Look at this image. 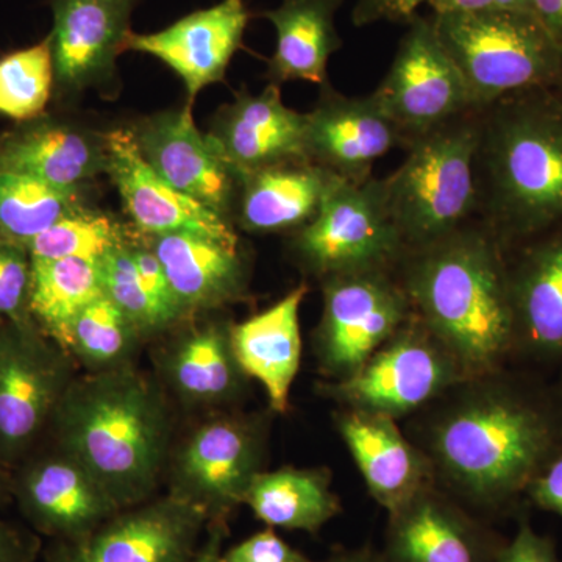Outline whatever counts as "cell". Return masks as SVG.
Instances as JSON below:
<instances>
[{
  "instance_id": "cell-1",
  "label": "cell",
  "mask_w": 562,
  "mask_h": 562,
  "mask_svg": "<svg viewBox=\"0 0 562 562\" xmlns=\"http://www.w3.org/2000/svg\"><path fill=\"white\" fill-rule=\"evenodd\" d=\"M420 413L409 438L436 484L475 508L497 509L527 492L562 449V401L503 369L458 383Z\"/></svg>"
},
{
  "instance_id": "cell-2",
  "label": "cell",
  "mask_w": 562,
  "mask_h": 562,
  "mask_svg": "<svg viewBox=\"0 0 562 562\" xmlns=\"http://www.w3.org/2000/svg\"><path fill=\"white\" fill-rule=\"evenodd\" d=\"M395 273L413 314L469 376L503 369L514 353L508 250L483 222L405 250Z\"/></svg>"
},
{
  "instance_id": "cell-3",
  "label": "cell",
  "mask_w": 562,
  "mask_h": 562,
  "mask_svg": "<svg viewBox=\"0 0 562 562\" xmlns=\"http://www.w3.org/2000/svg\"><path fill=\"white\" fill-rule=\"evenodd\" d=\"M479 216L506 250L562 227V103L552 88L482 110Z\"/></svg>"
},
{
  "instance_id": "cell-4",
  "label": "cell",
  "mask_w": 562,
  "mask_h": 562,
  "mask_svg": "<svg viewBox=\"0 0 562 562\" xmlns=\"http://www.w3.org/2000/svg\"><path fill=\"white\" fill-rule=\"evenodd\" d=\"M52 420L61 452L79 461L121 509L150 501L171 419L160 390L132 364L74 380Z\"/></svg>"
},
{
  "instance_id": "cell-5",
  "label": "cell",
  "mask_w": 562,
  "mask_h": 562,
  "mask_svg": "<svg viewBox=\"0 0 562 562\" xmlns=\"http://www.w3.org/2000/svg\"><path fill=\"white\" fill-rule=\"evenodd\" d=\"M482 110H471L406 144V158L382 179L405 250L427 246L479 216Z\"/></svg>"
},
{
  "instance_id": "cell-6",
  "label": "cell",
  "mask_w": 562,
  "mask_h": 562,
  "mask_svg": "<svg viewBox=\"0 0 562 562\" xmlns=\"http://www.w3.org/2000/svg\"><path fill=\"white\" fill-rule=\"evenodd\" d=\"M431 21L476 110L562 79V46L532 13H446Z\"/></svg>"
},
{
  "instance_id": "cell-7",
  "label": "cell",
  "mask_w": 562,
  "mask_h": 562,
  "mask_svg": "<svg viewBox=\"0 0 562 562\" xmlns=\"http://www.w3.org/2000/svg\"><path fill=\"white\" fill-rule=\"evenodd\" d=\"M468 379L471 376L452 351L412 314L360 371L322 387L341 408L401 420L420 413Z\"/></svg>"
},
{
  "instance_id": "cell-8",
  "label": "cell",
  "mask_w": 562,
  "mask_h": 562,
  "mask_svg": "<svg viewBox=\"0 0 562 562\" xmlns=\"http://www.w3.org/2000/svg\"><path fill=\"white\" fill-rule=\"evenodd\" d=\"M303 268L317 279L341 273L395 269L405 254L387 210L382 179L341 181L319 213L292 239Z\"/></svg>"
},
{
  "instance_id": "cell-9",
  "label": "cell",
  "mask_w": 562,
  "mask_h": 562,
  "mask_svg": "<svg viewBox=\"0 0 562 562\" xmlns=\"http://www.w3.org/2000/svg\"><path fill=\"white\" fill-rule=\"evenodd\" d=\"M322 303L314 351L330 382L360 371L413 314L395 269L328 277L322 280Z\"/></svg>"
},
{
  "instance_id": "cell-10",
  "label": "cell",
  "mask_w": 562,
  "mask_h": 562,
  "mask_svg": "<svg viewBox=\"0 0 562 562\" xmlns=\"http://www.w3.org/2000/svg\"><path fill=\"white\" fill-rule=\"evenodd\" d=\"M372 94L397 125L405 147L417 136L476 110L431 18L419 14L408 22L391 68Z\"/></svg>"
},
{
  "instance_id": "cell-11",
  "label": "cell",
  "mask_w": 562,
  "mask_h": 562,
  "mask_svg": "<svg viewBox=\"0 0 562 562\" xmlns=\"http://www.w3.org/2000/svg\"><path fill=\"white\" fill-rule=\"evenodd\" d=\"M265 430L257 417L225 416L202 424L177 453L169 494L202 508L210 522H225L262 472Z\"/></svg>"
},
{
  "instance_id": "cell-12",
  "label": "cell",
  "mask_w": 562,
  "mask_h": 562,
  "mask_svg": "<svg viewBox=\"0 0 562 562\" xmlns=\"http://www.w3.org/2000/svg\"><path fill=\"white\" fill-rule=\"evenodd\" d=\"M72 382L68 353L38 325L0 328V460H16L32 446Z\"/></svg>"
},
{
  "instance_id": "cell-13",
  "label": "cell",
  "mask_w": 562,
  "mask_h": 562,
  "mask_svg": "<svg viewBox=\"0 0 562 562\" xmlns=\"http://www.w3.org/2000/svg\"><path fill=\"white\" fill-rule=\"evenodd\" d=\"M209 525L202 508L168 494L121 509L88 535L61 542L52 562H190Z\"/></svg>"
},
{
  "instance_id": "cell-14",
  "label": "cell",
  "mask_w": 562,
  "mask_h": 562,
  "mask_svg": "<svg viewBox=\"0 0 562 562\" xmlns=\"http://www.w3.org/2000/svg\"><path fill=\"white\" fill-rule=\"evenodd\" d=\"M319 102L306 113V158L339 179L361 184L394 147H405L397 125L373 94L350 98L322 85Z\"/></svg>"
},
{
  "instance_id": "cell-15",
  "label": "cell",
  "mask_w": 562,
  "mask_h": 562,
  "mask_svg": "<svg viewBox=\"0 0 562 562\" xmlns=\"http://www.w3.org/2000/svg\"><path fill=\"white\" fill-rule=\"evenodd\" d=\"M105 149L106 173L140 232L149 236L192 233L239 246L238 236L222 214L176 190L150 168L140 154L135 133L125 128L109 133Z\"/></svg>"
},
{
  "instance_id": "cell-16",
  "label": "cell",
  "mask_w": 562,
  "mask_h": 562,
  "mask_svg": "<svg viewBox=\"0 0 562 562\" xmlns=\"http://www.w3.org/2000/svg\"><path fill=\"white\" fill-rule=\"evenodd\" d=\"M249 21L246 0H221L209 9L192 11L162 31L131 32L124 50L165 63L183 81L192 105L203 88L225 79L228 65L243 47Z\"/></svg>"
},
{
  "instance_id": "cell-17",
  "label": "cell",
  "mask_w": 562,
  "mask_h": 562,
  "mask_svg": "<svg viewBox=\"0 0 562 562\" xmlns=\"http://www.w3.org/2000/svg\"><path fill=\"white\" fill-rule=\"evenodd\" d=\"M387 516L383 562H495L503 546L436 483Z\"/></svg>"
},
{
  "instance_id": "cell-18",
  "label": "cell",
  "mask_w": 562,
  "mask_h": 562,
  "mask_svg": "<svg viewBox=\"0 0 562 562\" xmlns=\"http://www.w3.org/2000/svg\"><path fill=\"white\" fill-rule=\"evenodd\" d=\"M191 106L149 117L133 133L144 160L161 179L224 216L239 181L211 135L195 127Z\"/></svg>"
},
{
  "instance_id": "cell-19",
  "label": "cell",
  "mask_w": 562,
  "mask_h": 562,
  "mask_svg": "<svg viewBox=\"0 0 562 562\" xmlns=\"http://www.w3.org/2000/svg\"><path fill=\"white\" fill-rule=\"evenodd\" d=\"M13 492L29 522L60 542L88 535L121 512L102 484L61 450L29 464Z\"/></svg>"
},
{
  "instance_id": "cell-20",
  "label": "cell",
  "mask_w": 562,
  "mask_h": 562,
  "mask_svg": "<svg viewBox=\"0 0 562 562\" xmlns=\"http://www.w3.org/2000/svg\"><path fill=\"white\" fill-rule=\"evenodd\" d=\"M138 0H50L55 79L70 91L113 77Z\"/></svg>"
},
{
  "instance_id": "cell-21",
  "label": "cell",
  "mask_w": 562,
  "mask_h": 562,
  "mask_svg": "<svg viewBox=\"0 0 562 562\" xmlns=\"http://www.w3.org/2000/svg\"><path fill=\"white\" fill-rule=\"evenodd\" d=\"M335 427L346 443L373 501L387 514L435 482L427 454L384 414L341 408Z\"/></svg>"
},
{
  "instance_id": "cell-22",
  "label": "cell",
  "mask_w": 562,
  "mask_h": 562,
  "mask_svg": "<svg viewBox=\"0 0 562 562\" xmlns=\"http://www.w3.org/2000/svg\"><path fill=\"white\" fill-rule=\"evenodd\" d=\"M306 114L288 109L279 85L260 94L241 92L224 106L211 138L236 179L269 166L306 158Z\"/></svg>"
},
{
  "instance_id": "cell-23",
  "label": "cell",
  "mask_w": 562,
  "mask_h": 562,
  "mask_svg": "<svg viewBox=\"0 0 562 562\" xmlns=\"http://www.w3.org/2000/svg\"><path fill=\"white\" fill-rule=\"evenodd\" d=\"M508 257L514 351L538 361L562 358V227L514 247Z\"/></svg>"
},
{
  "instance_id": "cell-24",
  "label": "cell",
  "mask_w": 562,
  "mask_h": 562,
  "mask_svg": "<svg viewBox=\"0 0 562 562\" xmlns=\"http://www.w3.org/2000/svg\"><path fill=\"white\" fill-rule=\"evenodd\" d=\"M308 294L302 283L276 305L232 325L236 360L247 379L265 387L272 412L286 413L292 383L302 361L301 306Z\"/></svg>"
},
{
  "instance_id": "cell-25",
  "label": "cell",
  "mask_w": 562,
  "mask_h": 562,
  "mask_svg": "<svg viewBox=\"0 0 562 562\" xmlns=\"http://www.w3.org/2000/svg\"><path fill=\"white\" fill-rule=\"evenodd\" d=\"M341 179L308 160L269 166L239 180V225L250 233L305 227Z\"/></svg>"
},
{
  "instance_id": "cell-26",
  "label": "cell",
  "mask_w": 562,
  "mask_h": 562,
  "mask_svg": "<svg viewBox=\"0 0 562 562\" xmlns=\"http://www.w3.org/2000/svg\"><path fill=\"white\" fill-rule=\"evenodd\" d=\"M150 249L184 313L238 301L246 291V262L239 246L192 233H168L151 236Z\"/></svg>"
},
{
  "instance_id": "cell-27",
  "label": "cell",
  "mask_w": 562,
  "mask_h": 562,
  "mask_svg": "<svg viewBox=\"0 0 562 562\" xmlns=\"http://www.w3.org/2000/svg\"><path fill=\"white\" fill-rule=\"evenodd\" d=\"M344 0H281L258 16L271 22L277 43L268 63L269 81L328 83V61L342 47L335 18Z\"/></svg>"
},
{
  "instance_id": "cell-28",
  "label": "cell",
  "mask_w": 562,
  "mask_h": 562,
  "mask_svg": "<svg viewBox=\"0 0 562 562\" xmlns=\"http://www.w3.org/2000/svg\"><path fill=\"white\" fill-rule=\"evenodd\" d=\"M0 169L25 173L60 190H77L106 172L105 136L43 122L0 144Z\"/></svg>"
},
{
  "instance_id": "cell-29",
  "label": "cell",
  "mask_w": 562,
  "mask_h": 562,
  "mask_svg": "<svg viewBox=\"0 0 562 562\" xmlns=\"http://www.w3.org/2000/svg\"><path fill=\"white\" fill-rule=\"evenodd\" d=\"M232 325L224 322L195 327L166 351V380L191 405H221L243 391L246 373L236 360Z\"/></svg>"
},
{
  "instance_id": "cell-30",
  "label": "cell",
  "mask_w": 562,
  "mask_h": 562,
  "mask_svg": "<svg viewBox=\"0 0 562 562\" xmlns=\"http://www.w3.org/2000/svg\"><path fill=\"white\" fill-rule=\"evenodd\" d=\"M244 505L271 528L316 535L341 513L327 469L281 468L255 476Z\"/></svg>"
},
{
  "instance_id": "cell-31",
  "label": "cell",
  "mask_w": 562,
  "mask_h": 562,
  "mask_svg": "<svg viewBox=\"0 0 562 562\" xmlns=\"http://www.w3.org/2000/svg\"><path fill=\"white\" fill-rule=\"evenodd\" d=\"M103 295L99 262L32 258L31 314L40 330L63 347L70 324Z\"/></svg>"
},
{
  "instance_id": "cell-32",
  "label": "cell",
  "mask_w": 562,
  "mask_h": 562,
  "mask_svg": "<svg viewBox=\"0 0 562 562\" xmlns=\"http://www.w3.org/2000/svg\"><path fill=\"white\" fill-rule=\"evenodd\" d=\"M143 338L138 328L105 295L85 306L70 324L61 349L91 372L111 371L131 364Z\"/></svg>"
},
{
  "instance_id": "cell-33",
  "label": "cell",
  "mask_w": 562,
  "mask_h": 562,
  "mask_svg": "<svg viewBox=\"0 0 562 562\" xmlns=\"http://www.w3.org/2000/svg\"><path fill=\"white\" fill-rule=\"evenodd\" d=\"M77 190H60L35 177L0 169V235L25 244L80 209Z\"/></svg>"
},
{
  "instance_id": "cell-34",
  "label": "cell",
  "mask_w": 562,
  "mask_h": 562,
  "mask_svg": "<svg viewBox=\"0 0 562 562\" xmlns=\"http://www.w3.org/2000/svg\"><path fill=\"white\" fill-rule=\"evenodd\" d=\"M54 79L50 35L0 58V114L16 121L35 120L49 102Z\"/></svg>"
},
{
  "instance_id": "cell-35",
  "label": "cell",
  "mask_w": 562,
  "mask_h": 562,
  "mask_svg": "<svg viewBox=\"0 0 562 562\" xmlns=\"http://www.w3.org/2000/svg\"><path fill=\"white\" fill-rule=\"evenodd\" d=\"M132 247L124 243L109 251L99 261V276L103 295L133 322L140 335L147 336L171 327L183 314L162 305L151 294L133 261Z\"/></svg>"
},
{
  "instance_id": "cell-36",
  "label": "cell",
  "mask_w": 562,
  "mask_h": 562,
  "mask_svg": "<svg viewBox=\"0 0 562 562\" xmlns=\"http://www.w3.org/2000/svg\"><path fill=\"white\" fill-rule=\"evenodd\" d=\"M124 243L120 227L109 216L80 206L25 244V249L35 260L77 258L99 262Z\"/></svg>"
},
{
  "instance_id": "cell-37",
  "label": "cell",
  "mask_w": 562,
  "mask_h": 562,
  "mask_svg": "<svg viewBox=\"0 0 562 562\" xmlns=\"http://www.w3.org/2000/svg\"><path fill=\"white\" fill-rule=\"evenodd\" d=\"M32 258L20 243L0 235V316L35 324L31 314Z\"/></svg>"
},
{
  "instance_id": "cell-38",
  "label": "cell",
  "mask_w": 562,
  "mask_h": 562,
  "mask_svg": "<svg viewBox=\"0 0 562 562\" xmlns=\"http://www.w3.org/2000/svg\"><path fill=\"white\" fill-rule=\"evenodd\" d=\"M222 562H313L277 535L276 528L255 532L222 552Z\"/></svg>"
},
{
  "instance_id": "cell-39",
  "label": "cell",
  "mask_w": 562,
  "mask_h": 562,
  "mask_svg": "<svg viewBox=\"0 0 562 562\" xmlns=\"http://www.w3.org/2000/svg\"><path fill=\"white\" fill-rule=\"evenodd\" d=\"M495 562H561L552 539L539 535L528 522L519 525L512 541L503 542Z\"/></svg>"
},
{
  "instance_id": "cell-40",
  "label": "cell",
  "mask_w": 562,
  "mask_h": 562,
  "mask_svg": "<svg viewBox=\"0 0 562 562\" xmlns=\"http://www.w3.org/2000/svg\"><path fill=\"white\" fill-rule=\"evenodd\" d=\"M425 2L428 0H357L351 21L357 27L382 21L409 22Z\"/></svg>"
},
{
  "instance_id": "cell-41",
  "label": "cell",
  "mask_w": 562,
  "mask_h": 562,
  "mask_svg": "<svg viewBox=\"0 0 562 562\" xmlns=\"http://www.w3.org/2000/svg\"><path fill=\"white\" fill-rule=\"evenodd\" d=\"M527 494L539 508L557 514L562 519V449L532 479Z\"/></svg>"
},
{
  "instance_id": "cell-42",
  "label": "cell",
  "mask_w": 562,
  "mask_h": 562,
  "mask_svg": "<svg viewBox=\"0 0 562 562\" xmlns=\"http://www.w3.org/2000/svg\"><path fill=\"white\" fill-rule=\"evenodd\" d=\"M435 14L525 11L532 13L530 0H428Z\"/></svg>"
},
{
  "instance_id": "cell-43",
  "label": "cell",
  "mask_w": 562,
  "mask_h": 562,
  "mask_svg": "<svg viewBox=\"0 0 562 562\" xmlns=\"http://www.w3.org/2000/svg\"><path fill=\"white\" fill-rule=\"evenodd\" d=\"M35 553L32 539L0 522V562H35Z\"/></svg>"
},
{
  "instance_id": "cell-44",
  "label": "cell",
  "mask_w": 562,
  "mask_h": 562,
  "mask_svg": "<svg viewBox=\"0 0 562 562\" xmlns=\"http://www.w3.org/2000/svg\"><path fill=\"white\" fill-rule=\"evenodd\" d=\"M531 11L562 46V0H530Z\"/></svg>"
},
{
  "instance_id": "cell-45",
  "label": "cell",
  "mask_w": 562,
  "mask_h": 562,
  "mask_svg": "<svg viewBox=\"0 0 562 562\" xmlns=\"http://www.w3.org/2000/svg\"><path fill=\"white\" fill-rule=\"evenodd\" d=\"M225 535H227L225 522H210L205 541L201 543L190 562H222Z\"/></svg>"
},
{
  "instance_id": "cell-46",
  "label": "cell",
  "mask_w": 562,
  "mask_h": 562,
  "mask_svg": "<svg viewBox=\"0 0 562 562\" xmlns=\"http://www.w3.org/2000/svg\"><path fill=\"white\" fill-rule=\"evenodd\" d=\"M319 562H383V558L382 554L373 553L372 550L358 549L331 554L327 560Z\"/></svg>"
},
{
  "instance_id": "cell-47",
  "label": "cell",
  "mask_w": 562,
  "mask_h": 562,
  "mask_svg": "<svg viewBox=\"0 0 562 562\" xmlns=\"http://www.w3.org/2000/svg\"><path fill=\"white\" fill-rule=\"evenodd\" d=\"M10 495V486L7 483L5 476H3L2 471H0V503L5 502Z\"/></svg>"
},
{
  "instance_id": "cell-48",
  "label": "cell",
  "mask_w": 562,
  "mask_h": 562,
  "mask_svg": "<svg viewBox=\"0 0 562 562\" xmlns=\"http://www.w3.org/2000/svg\"><path fill=\"white\" fill-rule=\"evenodd\" d=\"M552 90L554 91V94L558 95V99H560V101L562 103V79L560 81H558L557 85H554Z\"/></svg>"
}]
</instances>
